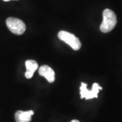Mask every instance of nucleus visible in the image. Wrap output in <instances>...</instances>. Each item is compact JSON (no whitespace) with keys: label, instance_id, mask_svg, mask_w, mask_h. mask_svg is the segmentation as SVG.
Returning <instances> with one entry per match:
<instances>
[{"label":"nucleus","instance_id":"nucleus-6","mask_svg":"<svg viewBox=\"0 0 122 122\" xmlns=\"http://www.w3.org/2000/svg\"><path fill=\"white\" fill-rule=\"evenodd\" d=\"M34 115V111L30 110L28 111H18L15 113V120L16 122H30L31 116Z\"/></svg>","mask_w":122,"mask_h":122},{"label":"nucleus","instance_id":"nucleus-3","mask_svg":"<svg viewBox=\"0 0 122 122\" xmlns=\"http://www.w3.org/2000/svg\"><path fill=\"white\" fill-rule=\"evenodd\" d=\"M6 25L9 30L15 35H22L26 30L25 22L16 18L10 17L7 18Z\"/></svg>","mask_w":122,"mask_h":122},{"label":"nucleus","instance_id":"nucleus-4","mask_svg":"<svg viewBox=\"0 0 122 122\" xmlns=\"http://www.w3.org/2000/svg\"><path fill=\"white\" fill-rule=\"evenodd\" d=\"M102 89V87L100 86L98 83H94L92 86V90H88L87 89V84L82 82L80 87L81 98H86V100H88L94 98H98V94L99 92V90Z\"/></svg>","mask_w":122,"mask_h":122},{"label":"nucleus","instance_id":"nucleus-9","mask_svg":"<svg viewBox=\"0 0 122 122\" xmlns=\"http://www.w3.org/2000/svg\"><path fill=\"white\" fill-rule=\"evenodd\" d=\"M4 1H10V0H4Z\"/></svg>","mask_w":122,"mask_h":122},{"label":"nucleus","instance_id":"nucleus-1","mask_svg":"<svg viewBox=\"0 0 122 122\" xmlns=\"http://www.w3.org/2000/svg\"><path fill=\"white\" fill-rule=\"evenodd\" d=\"M103 20L100 25V29L102 33H109L117 25V17L113 11L105 9L102 12Z\"/></svg>","mask_w":122,"mask_h":122},{"label":"nucleus","instance_id":"nucleus-7","mask_svg":"<svg viewBox=\"0 0 122 122\" xmlns=\"http://www.w3.org/2000/svg\"><path fill=\"white\" fill-rule=\"evenodd\" d=\"M26 71L25 73V77L27 79H30L34 74L36 70L38 69V64L36 61L33 60H28L25 62Z\"/></svg>","mask_w":122,"mask_h":122},{"label":"nucleus","instance_id":"nucleus-2","mask_svg":"<svg viewBox=\"0 0 122 122\" xmlns=\"http://www.w3.org/2000/svg\"><path fill=\"white\" fill-rule=\"evenodd\" d=\"M58 37L61 41L65 42L74 50H79L81 47V43L78 37L67 31L61 30L58 34Z\"/></svg>","mask_w":122,"mask_h":122},{"label":"nucleus","instance_id":"nucleus-8","mask_svg":"<svg viewBox=\"0 0 122 122\" xmlns=\"http://www.w3.org/2000/svg\"><path fill=\"white\" fill-rule=\"evenodd\" d=\"M71 122H79V121L77 120V119H73V120H72Z\"/></svg>","mask_w":122,"mask_h":122},{"label":"nucleus","instance_id":"nucleus-5","mask_svg":"<svg viewBox=\"0 0 122 122\" xmlns=\"http://www.w3.org/2000/svg\"><path fill=\"white\" fill-rule=\"evenodd\" d=\"M39 74L48 80V82L53 83L55 80V73L54 70L48 65H42L38 70Z\"/></svg>","mask_w":122,"mask_h":122}]
</instances>
